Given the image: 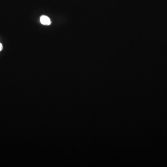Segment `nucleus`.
Segmentation results:
<instances>
[{"label": "nucleus", "mask_w": 167, "mask_h": 167, "mask_svg": "<svg viewBox=\"0 0 167 167\" xmlns=\"http://www.w3.org/2000/svg\"><path fill=\"white\" fill-rule=\"evenodd\" d=\"M2 49H3V45H2L0 43V51H1L2 50Z\"/></svg>", "instance_id": "obj_2"}, {"label": "nucleus", "mask_w": 167, "mask_h": 167, "mask_svg": "<svg viewBox=\"0 0 167 167\" xmlns=\"http://www.w3.org/2000/svg\"><path fill=\"white\" fill-rule=\"evenodd\" d=\"M40 22L44 25H50L51 24V21L48 17L46 16H42L40 18Z\"/></svg>", "instance_id": "obj_1"}]
</instances>
